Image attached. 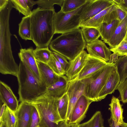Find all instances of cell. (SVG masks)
I'll use <instances>...</instances> for the list:
<instances>
[{
	"mask_svg": "<svg viewBox=\"0 0 127 127\" xmlns=\"http://www.w3.org/2000/svg\"><path fill=\"white\" fill-rule=\"evenodd\" d=\"M54 9H41L38 7L32 11L31 17L32 40L36 47H48L55 34Z\"/></svg>",
	"mask_w": 127,
	"mask_h": 127,
	"instance_id": "obj_1",
	"label": "cell"
},
{
	"mask_svg": "<svg viewBox=\"0 0 127 127\" xmlns=\"http://www.w3.org/2000/svg\"><path fill=\"white\" fill-rule=\"evenodd\" d=\"M86 43L79 28L61 34L51 42L50 49L65 57L73 60L86 47Z\"/></svg>",
	"mask_w": 127,
	"mask_h": 127,
	"instance_id": "obj_2",
	"label": "cell"
},
{
	"mask_svg": "<svg viewBox=\"0 0 127 127\" xmlns=\"http://www.w3.org/2000/svg\"><path fill=\"white\" fill-rule=\"evenodd\" d=\"M17 77L19 86V100L21 102L32 101L46 91V87L21 61Z\"/></svg>",
	"mask_w": 127,
	"mask_h": 127,
	"instance_id": "obj_3",
	"label": "cell"
},
{
	"mask_svg": "<svg viewBox=\"0 0 127 127\" xmlns=\"http://www.w3.org/2000/svg\"><path fill=\"white\" fill-rule=\"evenodd\" d=\"M57 100L45 93L27 102L37 110L40 119L39 127H58L60 122L64 121L58 111Z\"/></svg>",
	"mask_w": 127,
	"mask_h": 127,
	"instance_id": "obj_4",
	"label": "cell"
},
{
	"mask_svg": "<svg viewBox=\"0 0 127 127\" xmlns=\"http://www.w3.org/2000/svg\"><path fill=\"white\" fill-rule=\"evenodd\" d=\"M107 63L96 72L82 79L85 85L84 95L92 102L98 101V95L109 75L115 67L113 62Z\"/></svg>",
	"mask_w": 127,
	"mask_h": 127,
	"instance_id": "obj_5",
	"label": "cell"
},
{
	"mask_svg": "<svg viewBox=\"0 0 127 127\" xmlns=\"http://www.w3.org/2000/svg\"><path fill=\"white\" fill-rule=\"evenodd\" d=\"M92 1L88 0L83 5L71 12L64 13L60 10L55 12L54 18L55 34H62L79 28L81 16Z\"/></svg>",
	"mask_w": 127,
	"mask_h": 127,
	"instance_id": "obj_6",
	"label": "cell"
},
{
	"mask_svg": "<svg viewBox=\"0 0 127 127\" xmlns=\"http://www.w3.org/2000/svg\"><path fill=\"white\" fill-rule=\"evenodd\" d=\"M12 5L8 4L3 9L0 10V57L12 56L10 44L11 34L9 28V20Z\"/></svg>",
	"mask_w": 127,
	"mask_h": 127,
	"instance_id": "obj_7",
	"label": "cell"
},
{
	"mask_svg": "<svg viewBox=\"0 0 127 127\" xmlns=\"http://www.w3.org/2000/svg\"><path fill=\"white\" fill-rule=\"evenodd\" d=\"M85 83L83 79L78 80L75 78L69 81L66 93L68 95L69 103L65 120L68 124L70 121L73 108L79 98L84 95Z\"/></svg>",
	"mask_w": 127,
	"mask_h": 127,
	"instance_id": "obj_8",
	"label": "cell"
},
{
	"mask_svg": "<svg viewBox=\"0 0 127 127\" xmlns=\"http://www.w3.org/2000/svg\"><path fill=\"white\" fill-rule=\"evenodd\" d=\"M116 6L114 3L91 19L81 24L80 27H91L97 29L102 23H110L114 20L117 19L115 11Z\"/></svg>",
	"mask_w": 127,
	"mask_h": 127,
	"instance_id": "obj_9",
	"label": "cell"
},
{
	"mask_svg": "<svg viewBox=\"0 0 127 127\" xmlns=\"http://www.w3.org/2000/svg\"><path fill=\"white\" fill-rule=\"evenodd\" d=\"M86 48L90 56L108 62L112 55L111 51L104 42L98 39L94 42L87 44Z\"/></svg>",
	"mask_w": 127,
	"mask_h": 127,
	"instance_id": "obj_10",
	"label": "cell"
},
{
	"mask_svg": "<svg viewBox=\"0 0 127 127\" xmlns=\"http://www.w3.org/2000/svg\"><path fill=\"white\" fill-rule=\"evenodd\" d=\"M114 3L113 0H92L81 16V24L91 19Z\"/></svg>",
	"mask_w": 127,
	"mask_h": 127,
	"instance_id": "obj_11",
	"label": "cell"
},
{
	"mask_svg": "<svg viewBox=\"0 0 127 127\" xmlns=\"http://www.w3.org/2000/svg\"><path fill=\"white\" fill-rule=\"evenodd\" d=\"M92 102L84 95H82L77 101L73 108L69 124H80L85 117L89 105Z\"/></svg>",
	"mask_w": 127,
	"mask_h": 127,
	"instance_id": "obj_12",
	"label": "cell"
},
{
	"mask_svg": "<svg viewBox=\"0 0 127 127\" xmlns=\"http://www.w3.org/2000/svg\"><path fill=\"white\" fill-rule=\"evenodd\" d=\"M0 103L6 106L15 112L17 109L19 102L10 88L2 81H0Z\"/></svg>",
	"mask_w": 127,
	"mask_h": 127,
	"instance_id": "obj_13",
	"label": "cell"
},
{
	"mask_svg": "<svg viewBox=\"0 0 127 127\" xmlns=\"http://www.w3.org/2000/svg\"><path fill=\"white\" fill-rule=\"evenodd\" d=\"M32 47L21 48L18 53L20 61L24 64L40 82V76L37 61L34 57Z\"/></svg>",
	"mask_w": 127,
	"mask_h": 127,
	"instance_id": "obj_14",
	"label": "cell"
},
{
	"mask_svg": "<svg viewBox=\"0 0 127 127\" xmlns=\"http://www.w3.org/2000/svg\"><path fill=\"white\" fill-rule=\"evenodd\" d=\"M107 63L102 60L91 56L88 54L84 66L75 78L80 80L86 78L102 68Z\"/></svg>",
	"mask_w": 127,
	"mask_h": 127,
	"instance_id": "obj_15",
	"label": "cell"
},
{
	"mask_svg": "<svg viewBox=\"0 0 127 127\" xmlns=\"http://www.w3.org/2000/svg\"><path fill=\"white\" fill-rule=\"evenodd\" d=\"M33 106L27 102H21L15 112L17 121L15 127H28L32 113Z\"/></svg>",
	"mask_w": 127,
	"mask_h": 127,
	"instance_id": "obj_16",
	"label": "cell"
},
{
	"mask_svg": "<svg viewBox=\"0 0 127 127\" xmlns=\"http://www.w3.org/2000/svg\"><path fill=\"white\" fill-rule=\"evenodd\" d=\"M88 54L84 50L69 62V67L65 75L69 81L77 77L86 63Z\"/></svg>",
	"mask_w": 127,
	"mask_h": 127,
	"instance_id": "obj_17",
	"label": "cell"
},
{
	"mask_svg": "<svg viewBox=\"0 0 127 127\" xmlns=\"http://www.w3.org/2000/svg\"><path fill=\"white\" fill-rule=\"evenodd\" d=\"M69 82L68 79L66 75L60 76L57 81L47 88L45 93L51 97L59 99L66 93Z\"/></svg>",
	"mask_w": 127,
	"mask_h": 127,
	"instance_id": "obj_18",
	"label": "cell"
},
{
	"mask_svg": "<svg viewBox=\"0 0 127 127\" xmlns=\"http://www.w3.org/2000/svg\"><path fill=\"white\" fill-rule=\"evenodd\" d=\"M120 82V77L116 67L109 75L98 96V101L105 98L107 95L113 93Z\"/></svg>",
	"mask_w": 127,
	"mask_h": 127,
	"instance_id": "obj_19",
	"label": "cell"
},
{
	"mask_svg": "<svg viewBox=\"0 0 127 127\" xmlns=\"http://www.w3.org/2000/svg\"><path fill=\"white\" fill-rule=\"evenodd\" d=\"M40 82L47 88L59 80L60 76L55 74L47 64L36 61Z\"/></svg>",
	"mask_w": 127,
	"mask_h": 127,
	"instance_id": "obj_20",
	"label": "cell"
},
{
	"mask_svg": "<svg viewBox=\"0 0 127 127\" xmlns=\"http://www.w3.org/2000/svg\"><path fill=\"white\" fill-rule=\"evenodd\" d=\"M127 31V15L117 28L113 34L106 43L110 49L114 48L119 44L124 39Z\"/></svg>",
	"mask_w": 127,
	"mask_h": 127,
	"instance_id": "obj_21",
	"label": "cell"
},
{
	"mask_svg": "<svg viewBox=\"0 0 127 127\" xmlns=\"http://www.w3.org/2000/svg\"><path fill=\"white\" fill-rule=\"evenodd\" d=\"M111 112L110 118L116 126L124 124L123 116V109L118 98L113 96L109 104Z\"/></svg>",
	"mask_w": 127,
	"mask_h": 127,
	"instance_id": "obj_22",
	"label": "cell"
},
{
	"mask_svg": "<svg viewBox=\"0 0 127 127\" xmlns=\"http://www.w3.org/2000/svg\"><path fill=\"white\" fill-rule=\"evenodd\" d=\"M120 23L117 19L113 21L110 23H102L97 29L100 34L101 40L106 43L112 37Z\"/></svg>",
	"mask_w": 127,
	"mask_h": 127,
	"instance_id": "obj_23",
	"label": "cell"
},
{
	"mask_svg": "<svg viewBox=\"0 0 127 127\" xmlns=\"http://www.w3.org/2000/svg\"><path fill=\"white\" fill-rule=\"evenodd\" d=\"M19 34L23 39L32 40L31 17L24 16L19 24Z\"/></svg>",
	"mask_w": 127,
	"mask_h": 127,
	"instance_id": "obj_24",
	"label": "cell"
},
{
	"mask_svg": "<svg viewBox=\"0 0 127 127\" xmlns=\"http://www.w3.org/2000/svg\"><path fill=\"white\" fill-rule=\"evenodd\" d=\"M114 63L119 76V83H123L127 78V56L120 57Z\"/></svg>",
	"mask_w": 127,
	"mask_h": 127,
	"instance_id": "obj_25",
	"label": "cell"
},
{
	"mask_svg": "<svg viewBox=\"0 0 127 127\" xmlns=\"http://www.w3.org/2000/svg\"><path fill=\"white\" fill-rule=\"evenodd\" d=\"M81 30L86 44L92 43L98 39L100 34L98 30L91 27H81Z\"/></svg>",
	"mask_w": 127,
	"mask_h": 127,
	"instance_id": "obj_26",
	"label": "cell"
},
{
	"mask_svg": "<svg viewBox=\"0 0 127 127\" xmlns=\"http://www.w3.org/2000/svg\"><path fill=\"white\" fill-rule=\"evenodd\" d=\"M88 0H64L60 10L66 13L71 12L82 6Z\"/></svg>",
	"mask_w": 127,
	"mask_h": 127,
	"instance_id": "obj_27",
	"label": "cell"
},
{
	"mask_svg": "<svg viewBox=\"0 0 127 127\" xmlns=\"http://www.w3.org/2000/svg\"><path fill=\"white\" fill-rule=\"evenodd\" d=\"M104 120L101 112H96L88 121L78 125V127H103Z\"/></svg>",
	"mask_w": 127,
	"mask_h": 127,
	"instance_id": "obj_28",
	"label": "cell"
},
{
	"mask_svg": "<svg viewBox=\"0 0 127 127\" xmlns=\"http://www.w3.org/2000/svg\"><path fill=\"white\" fill-rule=\"evenodd\" d=\"M34 56L36 61L47 64L52 54L48 47L45 48L36 47L33 50Z\"/></svg>",
	"mask_w": 127,
	"mask_h": 127,
	"instance_id": "obj_29",
	"label": "cell"
},
{
	"mask_svg": "<svg viewBox=\"0 0 127 127\" xmlns=\"http://www.w3.org/2000/svg\"><path fill=\"white\" fill-rule=\"evenodd\" d=\"M69 100L66 93L57 99V106L59 114L62 119L65 121L68 111Z\"/></svg>",
	"mask_w": 127,
	"mask_h": 127,
	"instance_id": "obj_30",
	"label": "cell"
},
{
	"mask_svg": "<svg viewBox=\"0 0 127 127\" xmlns=\"http://www.w3.org/2000/svg\"><path fill=\"white\" fill-rule=\"evenodd\" d=\"M17 121L15 112L6 106L4 113L0 122L5 124L6 127H15Z\"/></svg>",
	"mask_w": 127,
	"mask_h": 127,
	"instance_id": "obj_31",
	"label": "cell"
},
{
	"mask_svg": "<svg viewBox=\"0 0 127 127\" xmlns=\"http://www.w3.org/2000/svg\"><path fill=\"white\" fill-rule=\"evenodd\" d=\"M13 7L25 16L31 15L32 11L28 5L25 0H10Z\"/></svg>",
	"mask_w": 127,
	"mask_h": 127,
	"instance_id": "obj_32",
	"label": "cell"
},
{
	"mask_svg": "<svg viewBox=\"0 0 127 127\" xmlns=\"http://www.w3.org/2000/svg\"><path fill=\"white\" fill-rule=\"evenodd\" d=\"M47 64L57 75L61 76L65 74L66 71L63 66L52 53L50 60Z\"/></svg>",
	"mask_w": 127,
	"mask_h": 127,
	"instance_id": "obj_33",
	"label": "cell"
},
{
	"mask_svg": "<svg viewBox=\"0 0 127 127\" xmlns=\"http://www.w3.org/2000/svg\"><path fill=\"white\" fill-rule=\"evenodd\" d=\"M64 0H38L35 1L41 9H54V5H58L61 7L63 4Z\"/></svg>",
	"mask_w": 127,
	"mask_h": 127,
	"instance_id": "obj_34",
	"label": "cell"
},
{
	"mask_svg": "<svg viewBox=\"0 0 127 127\" xmlns=\"http://www.w3.org/2000/svg\"><path fill=\"white\" fill-rule=\"evenodd\" d=\"M110 50L118 56H127V41L123 40L115 47L110 49Z\"/></svg>",
	"mask_w": 127,
	"mask_h": 127,
	"instance_id": "obj_35",
	"label": "cell"
},
{
	"mask_svg": "<svg viewBox=\"0 0 127 127\" xmlns=\"http://www.w3.org/2000/svg\"><path fill=\"white\" fill-rule=\"evenodd\" d=\"M116 90L119 91L120 101L123 103H127V78L123 83H119Z\"/></svg>",
	"mask_w": 127,
	"mask_h": 127,
	"instance_id": "obj_36",
	"label": "cell"
},
{
	"mask_svg": "<svg viewBox=\"0 0 127 127\" xmlns=\"http://www.w3.org/2000/svg\"><path fill=\"white\" fill-rule=\"evenodd\" d=\"M33 106L31 118L28 127H39L40 119L39 115L36 109Z\"/></svg>",
	"mask_w": 127,
	"mask_h": 127,
	"instance_id": "obj_37",
	"label": "cell"
},
{
	"mask_svg": "<svg viewBox=\"0 0 127 127\" xmlns=\"http://www.w3.org/2000/svg\"><path fill=\"white\" fill-rule=\"evenodd\" d=\"M52 53L62 65L66 72L69 66V62L64 56L57 53L53 51Z\"/></svg>",
	"mask_w": 127,
	"mask_h": 127,
	"instance_id": "obj_38",
	"label": "cell"
},
{
	"mask_svg": "<svg viewBox=\"0 0 127 127\" xmlns=\"http://www.w3.org/2000/svg\"><path fill=\"white\" fill-rule=\"evenodd\" d=\"M116 5L115 11L117 17V19L120 22L125 18L127 15V14Z\"/></svg>",
	"mask_w": 127,
	"mask_h": 127,
	"instance_id": "obj_39",
	"label": "cell"
},
{
	"mask_svg": "<svg viewBox=\"0 0 127 127\" xmlns=\"http://www.w3.org/2000/svg\"><path fill=\"white\" fill-rule=\"evenodd\" d=\"M114 3L127 14V0H112Z\"/></svg>",
	"mask_w": 127,
	"mask_h": 127,
	"instance_id": "obj_40",
	"label": "cell"
},
{
	"mask_svg": "<svg viewBox=\"0 0 127 127\" xmlns=\"http://www.w3.org/2000/svg\"><path fill=\"white\" fill-rule=\"evenodd\" d=\"M108 122L109 124V127H126L127 124L126 123L119 126H116L114 122L111 118L109 119Z\"/></svg>",
	"mask_w": 127,
	"mask_h": 127,
	"instance_id": "obj_41",
	"label": "cell"
},
{
	"mask_svg": "<svg viewBox=\"0 0 127 127\" xmlns=\"http://www.w3.org/2000/svg\"><path fill=\"white\" fill-rule=\"evenodd\" d=\"M9 0H0V10L4 8L8 3Z\"/></svg>",
	"mask_w": 127,
	"mask_h": 127,
	"instance_id": "obj_42",
	"label": "cell"
},
{
	"mask_svg": "<svg viewBox=\"0 0 127 127\" xmlns=\"http://www.w3.org/2000/svg\"><path fill=\"white\" fill-rule=\"evenodd\" d=\"M25 1L31 10L33 6L36 4L35 1L33 0H25Z\"/></svg>",
	"mask_w": 127,
	"mask_h": 127,
	"instance_id": "obj_43",
	"label": "cell"
},
{
	"mask_svg": "<svg viewBox=\"0 0 127 127\" xmlns=\"http://www.w3.org/2000/svg\"><path fill=\"white\" fill-rule=\"evenodd\" d=\"M6 106L4 103H3L0 106V119H1L4 113Z\"/></svg>",
	"mask_w": 127,
	"mask_h": 127,
	"instance_id": "obj_44",
	"label": "cell"
},
{
	"mask_svg": "<svg viewBox=\"0 0 127 127\" xmlns=\"http://www.w3.org/2000/svg\"><path fill=\"white\" fill-rule=\"evenodd\" d=\"M70 124H67L65 121H62L59 123L58 127H70Z\"/></svg>",
	"mask_w": 127,
	"mask_h": 127,
	"instance_id": "obj_45",
	"label": "cell"
},
{
	"mask_svg": "<svg viewBox=\"0 0 127 127\" xmlns=\"http://www.w3.org/2000/svg\"><path fill=\"white\" fill-rule=\"evenodd\" d=\"M0 127H6L5 124L4 122L2 121H0Z\"/></svg>",
	"mask_w": 127,
	"mask_h": 127,
	"instance_id": "obj_46",
	"label": "cell"
},
{
	"mask_svg": "<svg viewBox=\"0 0 127 127\" xmlns=\"http://www.w3.org/2000/svg\"><path fill=\"white\" fill-rule=\"evenodd\" d=\"M79 125L77 124H70V127H78Z\"/></svg>",
	"mask_w": 127,
	"mask_h": 127,
	"instance_id": "obj_47",
	"label": "cell"
},
{
	"mask_svg": "<svg viewBox=\"0 0 127 127\" xmlns=\"http://www.w3.org/2000/svg\"><path fill=\"white\" fill-rule=\"evenodd\" d=\"M123 40L127 41V31L125 36Z\"/></svg>",
	"mask_w": 127,
	"mask_h": 127,
	"instance_id": "obj_48",
	"label": "cell"
},
{
	"mask_svg": "<svg viewBox=\"0 0 127 127\" xmlns=\"http://www.w3.org/2000/svg\"><path fill=\"white\" fill-rule=\"evenodd\" d=\"M126 127H127V123Z\"/></svg>",
	"mask_w": 127,
	"mask_h": 127,
	"instance_id": "obj_49",
	"label": "cell"
},
{
	"mask_svg": "<svg viewBox=\"0 0 127 127\" xmlns=\"http://www.w3.org/2000/svg\"></svg>",
	"mask_w": 127,
	"mask_h": 127,
	"instance_id": "obj_50",
	"label": "cell"
}]
</instances>
